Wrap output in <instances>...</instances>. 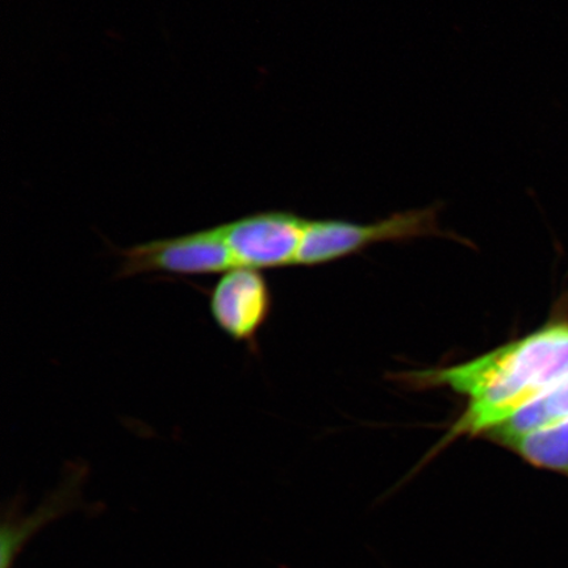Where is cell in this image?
I'll use <instances>...</instances> for the list:
<instances>
[{
  "label": "cell",
  "instance_id": "2",
  "mask_svg": "<svg viewBox=\"0 0 568 568\" xmlns=\"http://www.w3.org/2000/svg\"><path fill=\"white\" fill-rule=\"evenodd\" d=\"M437 216L438 210L428 207L395 213L372 224H355L344 220H308L296 265L326 264L388 241L444 236Z\"/></svg>",
  "mask_w": 568,
  "mask_h": 568
},
{
  "label": "cell",
  "instance_id": "1",
  "mask_svg": "<svg viewBox=\"0 0 568 568\" xmlns=\"http://www.w3.org/2000/svg\"><path fill=\"white\" fill-rule=\"evenodd\" d=\"M568 376V315L467 364L418 374L428 386L468 397V406L444 443L486 436L525 404Z\"/></svg>",
  "mask_w": 568,
  "mask_h": 568
},
{
  "label": "cell",
  "instance_id": "5",
  "mask_svg": "<svg viewBox=\"0 0 568 568\" xmlns=\"http://www.w3.org/2000/svg\"><path fill=\"white\" fill-rule=\"evenodd\" d=\"M272 311V293L260 270L239 267L220 276L210 293V312L234 343L255 349Z\"/></svg>",
  "mask_w": 568,
  "mask_h": 568
},
{
  "label": "cell",
  "instance_id": "3",
  "mask_svg": "<svg viewBox=\"0 0 568 568\" xmlns=\"http://www.w3.org/2000/svg\"><path fill=\"white\" fill-rule=\"evenodd\" d=\"M116 278L144 274L213 275L236 268L220 225L172 239L119 248Z\"/></svg>",
  "mask_w": 568,
  "mask_h": 568
},
{
  "label": "cell",
  "instance_id": "4",
  "mask_svg": "<svg viewBox=\"0 0 568 568\" xmlns=\"http://www.w3.org/2000/svg\"><path fill=\"white\" fill-rule=\"evenodd\" d=\"M308 220L283 211L254 213L220 225L236 268L296 265Z\"/></svg>",
  "mask_w": 568,
  "mask_h": 568
},
{
  "label": "cell",
  "instance_id": "6",
  "mask_svg": "<svg viewBox=\"0 0 568 568\" xmlns=\"http://www.w3.org/2000/svg\"><path fill=\"white\" fill-rule=\"evenodd\" d=\"M565 422H568V376L525 404L486 437L504 447L516 438Z\"/></svg>",
  "mask_w": 568,
  "mask_h": 568
}]
</instances>
